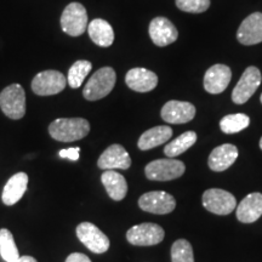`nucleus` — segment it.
Masks as SVG:
<instances>
[{
  "label": "nucleus",
  "mask_w": 262,
  "mask_h": 262,
  "mask_svg": "<svg viewBox=\"0 0 262 262\" xmlns=\"http://www.w3.org/2000/svg\"><path fill=\"white\" fill-rule=\"evenodd\" d=\"M49 133L60 142H74L90 133V124L84 118H58L49 125Z\"/></svg>",
  "instance_id": "obj_1"
},
{
  "label": "nucleus",
  "mask_w": 262,
  "mask_h": 262,
  "mask_svg": "<svg viewBox=\"0 0 262 262\" xmlns=\"http://www.w3.org/2000/svg\"><path fill=\"white\" fill-rule=\"evenodd\" d=\"M117 75L112 67H102L95 72L86 85L83 95L88 101H97L106 97L116 85Z\"/></svg>",
  "instance_id": "obj_2"
},
{
  "label": "nucleus",
  "mask_w": 262,
  "mask_h": 262,
  "mask_svg": "<svg viewBox=\"0 0 262 262\" xmlns=\"http://www.w3.org/2000/svg\"><path fill=\"white\" fill-rule=\"evenodd\" d=\"M0 108L10 119H22L26 114V93L19 84L6 86L0 94Z\"/></svg>",
  "instance_id": "obj_3"
},
{
  "label": "nucleus",
  "mask_w": 262,
  "mask_h": 262,
  "mask_svg": "<svg viewBox=\"0 0 262 262\" xmlns=\"http://www.w3.org/2000/svg\"><path fill=\"white\" fill-rule=\"evenodd\" d=\"M185 170L186 166L181 160L173 158L157 159L147 164L145 173L150 181H171L181 178Z\"/></svg>",
  "instance_id": "obj_4"
},
{
  "label": "nucleus",
  "mask_w": 262,
  "mask_h": 262,
  "mask_svg": "<svg viewBox=\"0 0 262 262\" xmlns=\"http://www.w3.org/2000/svg\"><path fill=\"white\" fill-rule=\"evenodd\" d=\"M62 31L71 37H79L88 28V12L80 3H71L61 16Z\"/></svg>",
  "instance_id": "obj_5"
},
{
  "label": "nucleus",
  "mask_w": 262,
  "mask_h": 262,
  "mask_svg": "<svg viewBox=\"0 0 262 262\" xmlns=\"http://www.w3.org/2000/svg\"><path fill=\"white\" fill-rule=\"evenodd\" d=\"M67 85V78L61 72L49 70L38 73L32 80V90L38 96L60 94Z\"/></svg>",
  "instance_id": "obj_6"
},
{
  "label": "nucleus",
  "mask_w": 262,
  "mask_h": 262,
  "mask_svg": "<svg viewBox=\"0 0 262 262\" xmlns=\"http://www.w3.org/2000/svg\"><path fill=\"white\" fill-rule=\"evenodd\" d=\"M203 206L216 215H228L237 208L234 195L220 188H210L203 193Z\"/></svg>",
  "instance_id": "obj_7"
},
{
  "label": "nucleus",
  "mask_w": 262,
  "mask_h": 262,
  "mask_svg": "<svg viewBox=\"0 0 262 262\" xmlns=\"http://www.w3.org/2000/svg\"><path fill=\"white\" fill-rule=\"evenodd\" d=\"M165 232L157 224H140L131 227L126 232V239L130 244L137 247H150L157 245L164 239Z\"/></svg>",
  "instance_id": "obj_8"
},
{
  "label": "nucleus",
  "mask_w": 262,
  "mask_h": 262,
  "mask_svg": "<svg viewBox=\"0 0 262 262\" xmlns=\"http://www.w3.org/2000/svg\"><path fill=\"white\" fill-rule=\"evenodd\" d=\"M75 232L81 243L95 254H103L110 249V239L91 222H81Z\"/></svg>",
  "instance_id": "obj_9"
},
{
  "label": "nucleus",
  "mask_w": 262,
  "mask_h": 262,
  "mask_svg": "<svg viewBox=\"0 0 262 262\" xmlns=\"http://www.w3.org/2000/svg\"><path fill=\"white\" fill-rule=\"evenodd\" d=\"M261 80L262 77L260 70L254 66L248 67L232 91V101L235 104H243L247 102L260 86Z\"/></svg>",
  "instance_id": "obj_10"
},
{
  "label": "nucleus",
  "mask_w": 262,
  "mask_h": 262,
  "mask_svg": "<svg viewBox=\"0 0 262 262\" xmlns=\"http://www.w3.org/2000/svg\"><path fill=\"white\" fill-rule=\"evenodd\" d=\"M139 206L143 211L150 214H170L176 206V201L171 194L162 191L145 193L140 196Z\"/></svg>",
  "instance_id": "obj_11"
},
{
  "label": "nucleus",
  "mask_w": 262,
  "mask_h": 262,
  "mask_svg": "<svg viewBox=\"0 0 262 262\" xmlns=\"http://www.w3.org/2000/svg\"><path fill=\"white\" fill-rule=\"evenodd\" d=\"M164 122L169 124H185L191 122L195 116V107L189 102L169 101L160 112Z\"/></svg>",
  "instance_id": "obj_12"
},
{
  "label": "nucleus",
  "mask_w": 262,
  "mask_h": 262,
  "mask_svg": "<svg viewBox=\"0 0 262 262\" xmlns=\"http://www.w3.org/2000/svg\"><path fill=\"white\" fill-rule=\"evenodd\" d=\"M149 37L157 47H166L176 41L179 37L178 29L168 18L156 17L149 24Z\"/></svg>",
  "instance_id": "obj_13"
},
{
  "label": "nucleus",
  "mask_w": 262,
  "mask_h": 262,
  "mask_svg": "<svg viewBox=\"0 0 262 262\" xmlns=\"http://www.w3.org/2000/svg\"><path fill=\"white\" fill-rule=\"evenodd\" d=\"M232 78L231 68L226 64H214L204 75V89L209 94H221L227 89Z\"/></svg>",
  "instance_id": "obj_14"
},
{
  "label": "nucleus",
  "mask_w": 262,
  "mask_h": 262,
  "mask_svg": "<svg viewBox=\"0 0 262 262\" xmlns=\"http://www.w3.org/2000/svg\"><path fill=\"white\" fill-rule=\"evenodd\" d=\"M237 39L243 45H255L262 41L261 12H254L242 22L237 32Z\"/></svg>",
  "instance_id": "obj_15"
},
{
  "label": "nucleus",
  "mask_w": 262,
  "mask_h": 262,
  "mask_svg": "<svg viewBox=\"0 0 262 262\" xmlns=\"http://www.w3.org/2000/svg\"><path fill=\"white\" fill-rule=\"evenodd\" d=\"M97 165L102 170H126L131 166V158L123 146L116 143V145L108 147L101 155L97 160Z\"/></svg>",
  "instance_id": "obj_16"
},
{
  "label": "nucleus",
  "mask_w": 262,
  "mask_h": 262,
  "mask_svg": "<svg viewBox=\"0 0 262 262\" xmlns=\"http://www.w3.org/2000/svg\"><path fill=\"white\" fill-rule=\"evenodd\" d=\"M125 83L131 90L137 93H148L158 85V77L146 68H133L125 75Z\"/></svg>",
  "instance_id": "obj_17"
},
{
  "label": "nucleus",
  "mask_w": 262,
  "mask_h": 262,
  "mask_svg": "<svg viewBox=\"0 0 262 262\" xmlns=\"http://www.w3.org/2000/svg\"><path fill=\"white\" fill-rule=\"evenodd\" d=\"M238 158V148L231 143H225L214 148L208 159L209 168L212 171L221 172L227 170Z\"/></svg>",
  "instance_id": "obj_18"
},
{
  "label": "nucleus",
  "mask_w": 262,
  "mask_h": 262,
  "mask_svg": "<svg viewBox=\"0 0 262 262\" xmlns=\"http://www.w3.org/2000/svg\"><path fill=\"white\" fill-rule=\"evenodd\" d=\"M262 216V194L250 193L237 206V219L243 224H253Z\"/></svg>",
  "instance_id": "obj_19"
},
{
  "label": "nucleus",
  "mask_w": 262,
  "mask_h": 262,
  "mask_svg": "<svg viewBox=\"0 0 262 262\" xmlns=\"http://www.w3.org/2000/svg\"><path fill=\"white\" fill-rule=\"evenodd\" d=\"M28 187V175L25 172H17L12 175L6 182L3 189V203L5 205H14L24 196Z\"/></svg>",
  "instance_id": "obj_20"
},
{
  "label": "nucleus",
  "mask_w": 262,
  "mask_h": 262,
  "mask_svg": "<svg viewBox=\"0 0 262 262\" xmlns=\"http://www.w3.org/2000/svg\"><path fill=\"white\" fill-rule=\"evenodd\" d=\"M101 181L106 188L108 195L113 201H123L127 193L126 180L122 173L114 171V170H106L101 176Z\"/></svg>",
  "instance_id": "obj_21"
},
{
  "label": "nucleus",
  "mask_w": 262,
  "mask_h": 262,
  "mask_svg": "<svg viewBox=\"0 0 262 262\" xmlns=\"http://www.w3.org/2000/svg\"><path fill=\"white\" fill-rule=\"evenodd\" d=\"M172 136V129L170 126L160 125L152 127V129L145 131L141 135L137 142V146L141 150H148L158 147L160 145H164L165 142L171 139Z\"/></svg>",
  "instance_id": "obj_22"
},
{
  "label": "nucleus",
  "mask_w": 262,
  "mask_h": 262,
  "mask_svg": "<svg viewBox=\"0 0 262 262\" xmlns=\"http://www.w3.org/2000/svg\"><path fill=\"white\" fill-rule=\"evenodd\" d=\"M88 33H89L91 40L98 47L108 48L114 41V32L112 26L102 18H95L88 26Z\"/></svg>",
  "instance_id": "obj_23"
},
{
  "label": "nucleus",
  "mask_w": 262,
  "mask_h": 262,
  "mask_svg": "<svg viewBox=\"0 0 262 262\" xmlns=\"http://www.w3.org/2000/svg\"><path fill=\"white\" fill-rule=\"evenodd\" d=\"M196 141V134L194 131H186L182 135H180L178 139H175L171 142L168 143L164 148V153L169 158H175L194 145Z\"/></svg>",
  "instance_id": "obj_24"
},
{
  "label": "nucleus",
  "mask_w": 262,
  "mask_h": 262,
  "mask_svg": "<svg viewBox=\"0 0 262 262\" xmlns=\"http://www.w3.org/2000/svg\"><path fill=\"white\" fill-rule=\"evenodd\" d=\"M91 68H93V64L90 61L80 60L73 63L67 74V83L72 89H78L81 86L85 78L90 73Z\"/></svg>",
  "instance_id": "obj_25"
},
{
  "label": "nucleus",
  "mask_w": 262,
  "mask_h": 262,
  "mask_svg": "<svg viewBox=\"0 0 262 262\" xmlns=\"http://www.w3.org/2000/svg\"><path fill=\"white\" fill-rule=\"evenodd\" d=\"M0 255L6 262H16L19 258L14 235L9 229H0Z\"/></svg>",
  "instance_id": "obj_26"
},
{
  "label": "nucleus",
  "mask_w": 262,
  "mask_h": 262,
  "mask_svg": "<svg viewBox=\"0 0 262 262\" xmlns=\"http://www.w3.org/2000/svg\"><path fill=\"white\" fill-rule=\"evenodd\" d=\"M249 124H250V118L247 114H228L221 119L220 127L225 134L231 135V134H237L239 131L247 129Z\"/></svg>",
  "instance_id": "obj_27"
},
{
  "label": "nucleus",
  "mask_w": 262,
  "mask_h": 262,
  "mask_svg": "<svg viewBox=\"0 0 262 262\" xmlns=\"http://www.w3.org/2000/svg\"><path fill=\"white\" fill-rule=\"evenodd\" d=\"M171 262H194L192 245L186 239H179L171 247Z\"/></svg>",
  "instance_id": "obj_28"
},
{
  "label": "nucleus",
  "mask_w": 262,
  "mask_h": 262,
  "mask_svg": "<svg viewBox=\"0 0 262 262\" xmlns=\"http://www.w3.org/2000/svg\"><path fill=\"white\" fill-rule=\"evenodd\" d=\"M176 6L185 12L202 14L210 6V0H176Z\"/></svg>",
  "instance_id": "obj_29"
},
{
  "label": "nucleus",
  "mask_w": 262,
  "mask_h": 262,
  "mask_svg": "<svg viewBox=\"0 0 262 262\" xmlns=\"http://www.w3.org/2000/svg\"><path fill=\"white\" fill-rule=\"evenodd\" d=\"M79 152H80V148L79 147H77V148H68V149H62L60 150V155L61 158H67V159H71V160H78L79 159Z\"/></svg>",
  "instance_id": "obj_30"
},
{
  "label": "nucleus",
  "mask_w": 262,
  "mask_h": 262,
  "mask_svg": "<svg viewBox=\"0 0 262 262\" xmlns=\"http://www.w3.org/2000/svg\"><path fill=\"white\" fill-rule=\"evenodd\" d=\"M66 262H91V260L86 255L80 253H73L67 257Z\"/></svg>",
  "instance_id": "obj_31"
},
{
  "label": "nucleus",
  "mask_w": 262,
  "mask_h": 262,
  "mask_svg": "<svg viewBox=\"0 0 262 262\" xmlns=\"http://www.w3.org/2000/svg\"><path fill=\"white\" fill-rule=\"evenodd\" d=\"M16 262H38V261L32 256H21Z\"/></svg>",
  "instance_id": "obj_32"
},
{
  "label": "nucleus",
  "mask_w": 262,
  "mask_h": 262,
  "mask_svg": "<svg viewBox=\"0 0 262 262\" xmlns=\"http://www.w3.org/2000/svg\"><path fill=\"white\" fill-rule=\"evenodd\" d=\"M260 148L262 149V137H261V140H260Z\"/></svg>",
  "instance_id": "obj_33"
},
{
  "label": "nucleus",
  "mask_w": 262,
  "mask_h": 262,
  "mask_svg": "<svg viewBox=\"0 0 262 262\" xmlns=\"http://www.w3.org/2000/svg\"><path fill=\"white\" fill-rule=\"evenodd\" d=\"M260 101H261V103H262V94H261V97H260Z\"/></svg>",
  "instance_id": "obj_34"
}]
</instances>
